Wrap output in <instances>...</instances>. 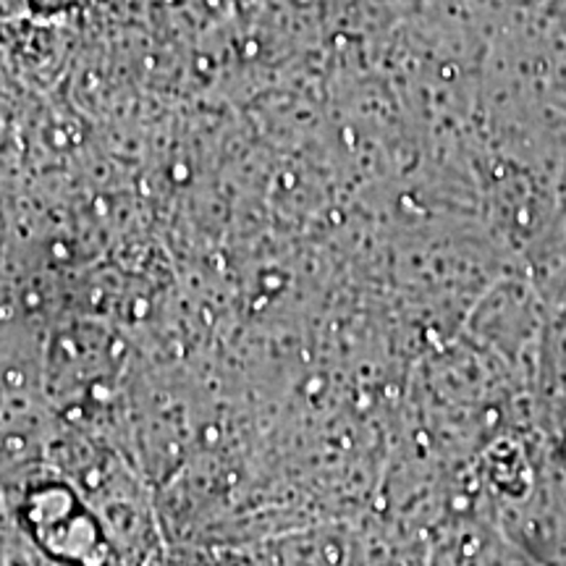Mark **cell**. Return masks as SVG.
Listing matches in <instances>:
<instances>
[{"label":"cell","mask_w":566,"mask_h":566,"mask_svg":"<svg viewBox=\"0 0 566 566\" xmlns=\"http://www.w3.org/2000/svg\"><path fill=\"white\" fill-rule=\"evenodd\" d=\"M32 493L30 527L42 554L59 566H116L101 516L69 483L40 485Z\"/></svg>","instance_id":"obj_1"}]
</instances>
